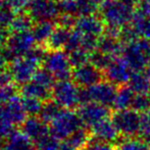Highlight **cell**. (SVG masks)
Wrapping results in <instances>:
<instances>
[{
    "label": "cell",
    "mask_w": 150,
    "mask_h": 150,
    "mask_svg": "<svg viewBox=\"0 0 150 150\" xmlns=\"http://www.w3.org/2000/svg\"><path fill=\"white\" fill-rule=\"evenodd\" d=\"M58 150H77L76 148H74L73 146H71V145L69 144V143H62V144H60V147Z\"/></svg>",
    "instance_id": "obj_41"
},
{
    "label": "cell",
    "mask_w": 150,
    "mask_h": 150,
    "mask_svg": "<svg viewBox=\"0 0 150 150\" xmlns=\"http://www.w3.org/2000/svg\"><path fill=\"white\" fill-rule=\"evenodd\" d=\"M87 1L90 2V3H92L93 5H95V6H97V7H98V6L100 5V4L104 1V0H87Z\"/></svg>",
    "instance_id": "obj_43"
},
{
    "label": "cell",
    "mask_w": 150,
    "mask_h": 150,
    "mask_svg": "<svg viewBox=\"0 0 150 150\" xmlns=\"http://www.w3.org/2000/svg\"><path fill=\"white\" fill-rule=\"evenodd\" d=\"M77 112L83 126L90 129H92L102 120L109 119V115H111L109 106L95 102L82 103L78 108Z\"/></svg>",
    "instance_id": "obj_9"
},
{
    "label": "cell",
    "mask_w": 150,
    "mask_h": 150,
    "mask_svg": "<svg viewBox=\"0 0 150 150\" xmlns=\"http://www.w3.org/2000/svg\"><path fill=\"white\" fill-rule=\"evenodd\" d=\"M21 92L23 94V97H32V98L39 99L41 101H47L51 97L52 90L32 80L29 83L22 86Z\"/></svg>",
    "instance_id": "obj_19"
},
{
    "label": "cell",
    "mask_w": 150,
    "mask_h": 150,
    "mask_svg": "<svg viewBox=\"0 0 150 150\" xmlns=\"http://www.w3.org/2000/svg\"><path fill=\"white\" fill-rule=\"evenodd\" d=\"M117 86L106 80H103L93 86L84 88L82 91L83 103L95 102L106 105V106H112L115 95H117Z\"/></svg>",
    "instance_id": "obj_7"
},
{
    "label": "cell",
    "mask_w": 150,
    "mask_h": 150,
    "mask_svg": "<svg viewBox=\"0 0 150 150\" xmlns=\"http://www.w3.org/2000/svg\"><path fill=\"white\" fill-rule=\"evenodd\" d=\"M16 97V88L10 84L0 87V105H4Z\"/></svg>",
    "instance_id": "obj_35"
},
{
    "label": "cell",
    "mask_w": 150,
    "mask_h": 150,
    "mask_svg": "<svg viewBox=\"0 0 150 150\" xmlns=\"http://www.w3.org/2000/svg\"><path fill=\"white\" fill-rule=\"evenodd\" d=\"M82 150H115V146L110 143H105L102 141L95 140L92 138V140L89 142V144Z\"/></svg>",
    "instance_id": "obj_38"
},
{
    "label": "cell",
    "mask_w": 150,
    "mask_h": 150,
    "mask_svg": "<svg viewBox=\"0 0 150 150\" xmlns=\"http://www.w3.org/2000/svg\"><path fill=\"white\" fill-rule=\"evenodd\" d=\"M140 135L143 139L150 140V109L141 113Z\"/></svg>",
    "instance_id": "obj_36"
},
{
    "label": "cell",
    "mask_w": 150,
    "mask_h": 150,
    "mask_svg": "<svg viewBox=\"0 0 150 150\" xmlns=\"http://www.w3.org/2000/svg\"><path fill=\"white\" fill-rule=\"evenodd\" d=\"M34 0H4L8 6L16 10H23L24 8H28L31 5V3Z\"/></svg>",
    "instance_id": "obj_39"
},
{
    "label": "cell",
    "mask_w": 150,
    "mask_h": 150,
    "mask_svg": "<svg viewBox=\"0 0 150 150\" xmlns=\"http://www.w3.org/2000/svg\"><path fill=\"white\" fill-rule=\"evenodd\" d=\"M120 1L126 2V3H129V4H133V5H136V4L138 3L139 0H120Z\"/></svg>",
    "instance_id": "obj_44"
},
{
    "label": "cell",
    "mask_w": 150,
    "mask_h": 150,
    "mask_svg": "<svg viewBox=\"0 0 150 150\" xmlns=\"http://www.w3.org/2000/svg\"><path fill=\"white\" fill-rule=\"evenodd\" d=\"M81 127L83 124L78 112L65 108L61 109L57 117L49 124L50 133L58 140L69 139Z\"/></svg>",
    "instance_id": "obj_4"
},
{
    "label": "cell",
    "mask_w": 150,
    "mask_h": 150,
    "mask_svg": "<svg viewBox=\"0 0 150 150\" xmlns=\"http://www.w3.org/2000/svg\"><path fill=\"white\" fill-rule=\"evenodd\" d=\"M91 140H92L91 131H89L86 127L83 126L79 130L76 131L69 139H67L65 142L69 143L71 146H73L77 150H82L89 144Z\"/></svg>",
    "instance_id": "obj_23"
},
{
    "label": "cell",
    "mask_w": 150,
    "mask_h": 150,
    "mask_svg": "<svg viewBox=\"0 0 150 150\" xmlns=\"http://www.w3.org/2000/svg\"><path fill=\"white\" fill-rule=\"evenodd\" d=\"M39 62L32 59L29 56L16 58L12 60L8 69L10 79L18 85H25L33 80L39 71Z\"/></svg>",
    "instance_id": "obj_8"
},
{
    "label": "cell",
    "mask_w": 150,
    "mask_h": 150,
    "mask_svg": "<svg viewBox=\"0 0 150 150\" xmlns=\"http://www.w3.org/2000/svg\"><path fill=\"white\" fill-rule=\"evenodd\" d=\"M128 85L135 94H150V74L147 71L133 73Z\"/></svg>",
    "instance_id": "obj_20"
},
{
    "label": "cell",
    "mask_w": 150,
    "mask_h": 150,
    "mask_svg": "<svg viewBox=\"0 0 150 150\" xmlns=\"http://www.w3.org/2000/svg\"><path fill=\"white\" fill-rule=\"evenodd\" d=\"M82 91L83 88L78 86L74 81H57L52 88L51 97L60 107L73 109L80 107V105L83 103Z\"/></svg>",
    "instance_id": "obj_2"
},
{
    "label": "cell",
    "mask_w": 150,
    "mask_h": 150,
    "mask_svg": "<svg viewBox=\"0 0 150 150\" xmlns=\"http://www.w3.org/2000/svg\"><path fill=\"white\" fill-rule=\"evenodd\" d=\"M91 134H92V138L95 140L110 143V144L119 142V138L120 136L113 122L109 119L102 120L93 127L91 129Z\"/></svg>",
    "instance_id": "obj_14"
},
{
    "label": "cell",
    "mask_w": 150,
    "mask_h": 150,
    "mask_svg": "<svg viewBox=\"0 0 150 150\" xmlns=\"http://www.w3.org/2000/svg\"><path fill=\"white\" fill-rule=\"evenodd\" d=\"M71 79L78 86L83 89L105 80L103 71L93 65L90 61L78 67H74Z\"/></svg>",
    "instance_id": "obj_13"
},
{
    "label": "cell",
    "mask_w": 150,
    "mask_h": 150,
    "mask_svg": "<svg viewBox=\"0 0 150 150\" xmlns=\"http://www.w3.org/2000/svg\"><path fill=\"white\" fill-rule=\"evenodd\" d=\"M28 14L37 23L52 22L59 18L60 9L55 0H34L28 7Z\"/></svg>",
    "instance_id": "obj_10"
},
{
    "label": "cell",
    "mask_w": 150,
    "mask_h": 150,
    "mask_svg": "<svg viewBox=\"0 0 150 150\" xmlns=\"http://www.w3.org/2000/svg\"><path fill=\"white\" fill-rule=\"evenodd\" d=\"M14 18V10L8 6L4 0H0V29L7 30V28H10Z\"/></svg>",
    "instance_id": "obj_28"
},
{
    "label": "cell",
    "mask_w": 150,
    "mask_h": 150,
    "mask_svg": "<svg viewBox=\"0 0 150 150\" xmlns=\"http://www.w3.org/2000/svg\"><path fill=\"white\" fill-rule=\"evenodd\" d=\"M135 6L120 0H104L98 6V14L106 28L122 30L132 23L136 10Z\"/></svg>",
    "instance_id": "obj_1"
},
{
    "label": "cell",
    "mask_w": 150,
    "mask_h": 150,
    "mask_svg": "<svg viewBox=\"0 0 150 150\" xmlns=\"http://www.w3.org/2000/svg\"><path fill=\"white\" fill-rule=\"evenodd\" d=\"M149 144H150V142H149Z\"/></svg>",
    "instance_id": "obj_47"
},
{
    "label": "cell",
    "mask_w": 150,
    "mask_h": 150,
    "mask_svg": "<svg viewBox=\"0 0 150 150\" xmlns=\"http://www.w3.org/2000/svg\"><path fill=\"white\" fill-rule=\"evenodd\" d=\"M146 71H148V73L150 74V58H149V61H148V65H147V69Z\"/></svg>",
    "instance_id": "obj_45"
},
{
    "label": "cell",
    "mask_w": 150,
    "mask_h": 150,
    "mask_svg": "<svg viewBox=\"0 0 150 150\" xmlns=\"http://www.w3.org/2000/svg\"><path fill=\"white\" fill-rule=\"evenodd\" d=\"M5 57H4V55L3 54H1L0 53V71H2V69L4 67V65H5Z\"/></svg>",
    "instance_id": "obj_42"
},
{
    "label": "cell",
    "mask_w": 150,
    "mask_h": 150,
    "mask_svg": "<svg viewBox=\"0 0 150 150\" xmlns=\"http://www.w3.org/2000/svg\"><path fill=\"white\" fill-rule=\"evenodd\" d=\"M44 69H47L57 81L69 80L73 74V65L67 52L63 50H52L46 53L43 60Z\"/></svg>",
    "instance_id": "obj_5"
},
{
    "label": "cell",
    "mask_w": 150,
    "mask_h": 150,
    "mask_svg": "<svg viewBox=\"0 0 150 150\" xmlns=\"http://www.w3.org/2000/svg\"><path fill=\"white\" fill-rule=\"evenodd\" d=\"M22 99V105L24 107V110L26 111L27 115L30 117H36L39 115L43 107V101L39 99L32 98V97H23Z\"/></svg>",
    "instance_id": "obj_29"
},
{
    "label": "cell",
    "mask_w": 150,
    "mask_h": 150,
    "mask_svg": "<svg viewBox=\"0 0 150 150\" xmlns=\"http://www.w3.org/2000/svg\"><path fill=\"white\" fill-rule=\"evenodd\" d=\"M74 30L83 36L99 39L104 35L106 25L99 14L92 13L77 18Z\"/></svg>",
    "instance_id": "obj_11"
},
{
    "label": "cell",
    "mask_w": 150,
    "mask_h": 150,
    "mask_svg": "<svg viewBox=\"0 0 150 150\" xmlns=\"http://www.w3.org/2000/svg\"><path fill=\"white\" fill-rule=\"evenodd\" d=\"M36 43L37 42L31 31L13 32L5 41V48L2 54L6 60L12 61L28 55L31 50L36 47Z\"/></svg>",
    "instance_id": "obj_3"
},
{
    "label": "cell",
    "mask_w": 150,
    "mask_h": 150,
    "mask_svg": "<svg viewBox=\"0 0 150 150\" xmlns=\"http://www.w3.org/2000/svg\"><path fill=\"white\" fill-rule=\"evenodd\" d=\"M0 150H4L3 146H1V145H0Z\"/></svg>",
    "instance_id": "obj_46"
},
{
    "label": "cell",
    "mask_w": 150,
    "mask_h": 150,
    "mask_svg": "<svg viewBox=\"0 0 150 150\" xmlns=\"http://www.w3.org/2000/svg\"><path fill=\"white\" fill-rule=\"evenodd\" d=\"M36 150H58L60 147V142L52 134L43 137L35 143Z\"/></svg>",
    "instance_id": "obj_31"
},
{
    "label": "cell",
    "mask_w": 150,
    "mask_h": 150,
    "mask_svg": "<svg viewBox=\"0 0 150 150\" xmlns=\"http://www.w3.org/2000/svg\"><path fill=\"white\" fill-rule=\"evenodd\" d=\"M4 150H36L35 143L23 131H13L3 144Z\"/></svg>",
    "instance_id": "obj_18"
},
{
    "label": "cell",
    "mask_w": 150,
    "mask_h": 150,
    "mask_svg": "<svg viewBox=\"0 0 150 150\" xmlns=\"http://www.w3.org/2000/svg\"><path fill=\"white\" fill-rule=\"evenodd\" d=\"M112 59H113L112 57H110V56L98 51V50H96V51H94L93 53H91V55H90V62L92 63L93 65H95L96 67H98L99 69H101L102 71L108 67L109 63L111 62Z\"/></svg>",
    "instance_id": "obj_34"
},
{
    "label": "cell",
    "mask_w": 150,
    "mask_h": 150,
    "mask_svg": "<svg viewBox=\"0 0 150 150\" xmlns=\"http://www.w3.org/2000/svg\"><path fill=\"white\" fill-rule=\"evenodd\" d=\"M0 112L14 126L23 125L27 119V113L22 105V99L16 96L6 104L0 105Z\"/></svg>",
    "instance_id": "obj_16"
},
{
    "label": "cell",
    "mask_w": 150,
    "mask_h": 150,
    "mask_svg": "<svg viewBox=\"0 0 150 150\" xmlns=\"http://www.w3.org/2000/svg\"><path fill=\"white\" fill-rule=\"evenodd\" d=\"M67 54H69V60H71L73 67H78L80 65H83L90 61L91 53L87 52L86 50L82 49V48H78L76 50H73V51Z\"/></svg>",
    "instance_id": "obj_32"
},
{
    "label": "cell",
    "mask_w": 150,
    "mask_h": 150,
    "mask_svg": "<svg viewBox=\"0 0 150 150\" xmlns=\"http://www.w3.org/2000/svg\"><path fill=\"white\" fill-rule=\"evenodd\" d=\"M54 30L55 26L52 22H40L34 27L32 33L37 43H44L48 42Z\"/></svg>",
    "instance_id": "obj_25"
},
{
    "label": "cell",
    "mask_w": 150,
    "mask_h": 150,
    "mask_svg": "<svg viewBox=\"0 0 150 150\" xmlns=\"http://www.w3.org/2000/svg\"><path fill=\"white\" fill-rule=\"evenodd\" d=\"M62 107H60L55 101H46L43 104L39 117L46 124H50L60 112Z\"/></svg>",
    "instance_id": "obj_27"
},
{
    "label": "cell",
    "mask_w": 150,
    "mask_h": 150,
    "mask_svg": "<svg viewBox=\"0 0 150 150\" xmlns=\"http://www.w3.org/2000/svg\"><path fill=\"white\" fill-rule=\"evenodd\" d=\"M33 20L29 14H18L14 18L10 29L13 32H28L32 28Z\"/></svg>",
    "instance_id": "obj_30"
},
{
    "label": "cell",
    "mask_w": 150,
    "mask_h": 150,
    "mask_svg": "<svg viewBox=\"0 0 150 150\" xmlns=\"http://www.w3.org/2000/svg\"><path fill=\"white\" fill-rule=\"evenodd\" d=\"M104 79L117 87L127 85L133 75V71L122 56L113 58L106 69L103 71Z\"/></svg>",
    "instance_id": "obj_12"
},
{
    "label": "cell",
    "mask_w": 150,
    "mask_h": 150,
    "mask_svg": "<svg viewBox=\"0 0 150 150\" xmlns=\"http://www.w3.org/2000/svg\"><path fill=\"white\" fill-rule=\"evenodd\" d=\"M22 131L34 143L39 141L43 137L51 134L50 128L47 126V124L37 117H27L22 125Z\"/></svg>",
    "instance_id": "obj_15"
},
{
    "label": "cell",
    "mask_w": 150,
    "mask_h": 150,
    "mask_svg": "<svg viewBox=\"0 0 150 150\" xmlns=\"http://www.w3.org/2000/svg\"><path fill=\"white\" fill-rule=\"evenodd\" d=\"M111 120L122 138H132L140 134L141 113L132 108L115 110Z\"/></svg>",
    "instance_id": "obj_6"
},
{
    "label": "cell",
    "mask_w": 150,
    "mask_h": 150,
    "mask_svg": "<svg viewBox=\"0 0 150 150\" xmlns=\"http://www.w3.org/2000/svg\"><path fill=\"white\" fill-rule=\"evenodd\" d=\"M9 80H10V76L8 74V71H0V87L8 84Z\"/></svg>",
    "instance_id": "obj_40"
},
{
    "label": "cell",
    "mask_w": 150,
    "mask_h": 150,
    "mask_svg": "<svg viewBox=\"0 0 150 150\" xmlns=\"http://www.w3.org/2000/svg\"><path fill=\"white\" fill-rule=\"evenodd\" d=\"M115 150H150V144L143 138H122L117 142Z\"/></svg>",
    "instance_id": "obj_26"
},
{
    "label": "cell",
    "mask_w": 150,
    "mask_h": 150,
    "mask_svg": "<svg viewBox=\"0 0 150 150\" xmlns=\"http://www.w3.org/2000/svg\"><path fill=\"white\" fill-rule=\"evenodd\" d=\"M131 25L135 29L139 38L150 40V16H145L135 10V16Z\"/></svg>",
    "instance_id": "obj_24"
},
{
    "label": "cell",
    "mask_w": 150,
    "mask_h": 150,
    "mask_svg": "<svg viewBox=\"0 0 150 150\" xmlns=\"http://www.w3.org/2000/svg\"><path fill=\"white\" fill-rule=\"evenodd\" d=\"M125 46L126 44L120 38L104 34L102 37L99 38L97 50L112 58H117L122 56Z\"/></svg>",
    "instance_id": "obj_17"
},
{
    "label": "cell",
    "mask_w": 150,
    "mask_h": 150,
    "mask_svg": "<svg viewBox=\"0 0 150 150\" xmlns=\"http://www.w3.org/2000/svg\"><path fill=\"white\" fill-rule=\"evenodd\" d=\"M135 93L131 89L130 86L127 85L117 87V95H115V102L112 106L115 110H122V109H128L132 106L133 100H134Z\"/></svg>",
    "instance_id": "obj_21"
},
{
    "label": "cell",
    "mask_w": 150,
    "mask_h": 150,
    "mask_svg": "<svg viewBox=\"0 0 150 150\" xmlns=\"http://www.w3.org/2000/svg\"><path fill=\"white\" fill-rule=\"evenodd\" d=\"M71 31L64 27H57L53 31L50 39L48 40V45L52 50H60L64 49L65 45L69 42V39L71 37Z\"/></svg>",
    "instance_id": "obj_22"
},
{
    "label": "cell",
    "mask_w": 150,
    "mask_h": 150,
    "mask_svg": "<svg viewBox=\"0 0 150 150\" xmlns=\"http://www.w3.org/2000/svg\"><path fill=\"white\" fill-rule=\"evenodd\" d=\"M131 108L140 113L150 109V94H135Z\"/></svg>",
    "instance_id": "obj_33"
},
{
    "label": "cell",
    "mask_w": 150,
    "mask_h": 150,
    "mask_svg": "<svg viewBox=\"0 0 150 150\" xmlns=\"http://www.w3.org/2000/svg\"><path fill=\"white\" fill-rule=\"evenodd\" d=\"M14 125H12L1 112H0V138L6 139L13 132Z\"/></svg>",
    "instance_id": "obj_37"
}]
</instances>
